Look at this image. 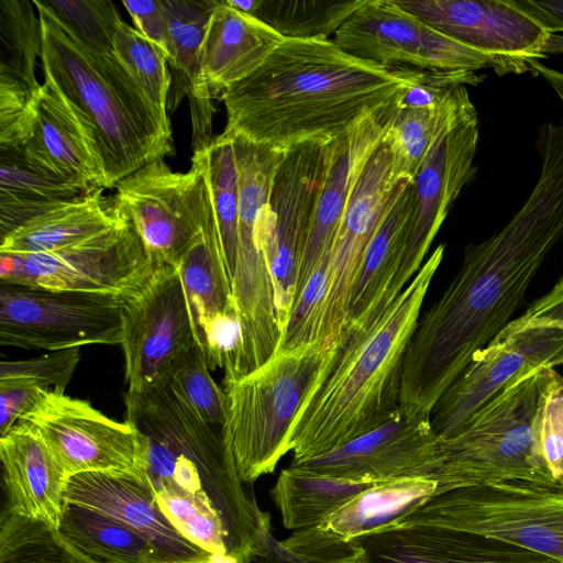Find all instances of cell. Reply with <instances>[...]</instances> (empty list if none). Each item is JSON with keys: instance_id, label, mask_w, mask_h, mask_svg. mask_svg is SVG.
Returning a JSON list of instances; mask_svg holds the SVG:
<instances>
[{"instance_id": "816d5d0a", "label": "cell", "mask_w": 563, "mask_h": 563, "mask_svg": "<svg viewBox=\"0 0 563 563\" xmlns=\"http://www.w3.org/2000/svg\"><path fill=\"white\" fill-rule=\"evenodd\" d=\"M550 34L563 32V0H511Z\"/></svg>"}, {"instance_id": "d6986e66", "label": "cell", "mask_w": 563, "mask_h": 563, "mask_svg": "<svg viewBox=\"0 0 563 563\" xmlns=\"http://www.w3.org/2000/svg\"><path fill=\"white\" fill-rule=\"evenodd\" d=\"M438 437L428 415L400 408L378 428L323 455L290 466L335 478L377 484L419 476L433 457Z\"/></svg>"}, {"instance_id": "4316f807", "label": "cell", "mask_w": 563, "mask_h": 563, "mask_svg": "<svg viewBox=\"0 0 563 563\" xmlns=\"http://www.w3.org/2000/svg\"><path fill=\"white\" fill-rule=\"evenodd\" d=\"M286 38L254 15L220 0L200 48V66L212 98L258 69Z\"/></svg>"}, {"instance_id": "5bb4252c", "label": "cell", "mask_w": 563, "mask_h": 563, "mask_svg": "<svg viewBox=\"0 0 563 563\" xmlns=\"http://www.w3.org/2000/svg\"><path fill=\"white\" fill-rule=\"evenodd\" d=\"M45 442L67 477L86 472L124 473L146 482L135 428L89 401L46 393L21 419Z\"/></svg>"}, {"instance_id": "c3c4849f", "label": "cell", "mask_w": 563, "mask_h": 563, "mask_svg": "<svg viewBox=\"0 0 563 563\" xmlns=\"http://www.w3.org/2000/svg\"><path fill=\"white\" fill-rule=\"evenodd\" d=\"M563 321V276L552 289L534 300L518 318L511 320L486 346H494L512 334L532 327H549Z\"/></svg>"}, {"instance_id": "8992f818", "label": "cell", "mask_w": 563, "mask_h": 563, "mask_svg": "<svg viewBox=\"0 0 563 563\" xmlns=\"http://www.w3.org/2000/svg\"><path fill=\"white\" fill-rule=\"evenodd\" d=\"M555 373L550 366L527 372L453 433L438 438L435 453L419 476L437 484L435 494L506 481L556 485L538 441Z\"/></svg>"}, {"instance_id": "30bf717a", "label": "cell", "mask_w": 563, "mask_h": 563, "mask_svg": "<svg viewBox=\"0 0 563 563\" xmlns=\"http://www.w3.org/2000/svg\"><path fill=\"white\" fill-rule=\"evenodd\" d=\"M332 41L355 57L386 66L473 73L493 68L498 75L529 69L526 60L490 55L446 36L396 0H365Z\"/></svg>"}, {"instance_id": "603a6c76", "label": "cell", "mask_w": 563, "mask_h": 563, "mask_svg": "<svg viewBox=\"0 0 563 563\" xmlns=\"http://www.w3.org/2000/svg\"><path fill=\"white\" fill-rule=\"evenodd\" d=\"M357 563H563L476 532L434 526H388L352 540Z\"/></svg>"}, {"instance_id": "e575fe53", "label": "cell", "mask_w": 563, "mask_h": 563, "mask_svg": "<svg viewBox=\"0 0 563 563\" xmlns=\"http://www.w3.org/2000/svg\"><path fill=\"white\" fill-rule=\"evenodd\" d=\"M373 485L318 475L289 465L280 472L269 495L285 528L299 531L318 526Z\"/></svg>"}, {"instance_id": "2e32d148", "label": "cell", "mask_w": 563, "mask_h": 563, "mask_svg": "<svg viewBox=\"0 0 563 563\" xmlns=\"http://www.w3.org/2000/svg\"><path fill=\"white\" fill-rule=\"evenodd\" d=\"M402 181L394 176V150L387 131L354 185L330 254L320 330V343L325 349L346 322L353 284L363 257Z\"/></svg>"}, {"instance_id": "f546056e", "label": "cell", "mask_w": 563, "mask_h": 563, "mask_svg": "<svg viewBox=\"0 0 563 563\" xmlns=\"http://www.w3.org/2000/svg\"><path fill=\"white\" fill-rule=\"evenodd\" d=\"M93 192V191H92ZM89 194L31 159L21 146L0 147V238L59 205Z\"/></svg>"}, {"instance_id": "681fc988", "label": "cell", "mask_w": 563, "mask_h": 563, "mask_svg": "<svg viewBox=\"0 0 563 563\" xmlns=\"http://www.w3.org/2000/svg\"><path fill=\"white\" fill-rule=\"evenodd\" d=\"M122 4L131 15L136 30L159 47L168 58L170 32L164 0H124Z\"/></svg>"}, {"instance_id": "7a4b0ae2", "label": "cell", "mask_w": 563, "mask_h": 563, "mask_svg": "<svg viewBox=\"0 0 563 563\" xmlns=\"http://www.w3.org/2000/svg\"><path fill=\"white\" fill-rule=\"evenodd\" d=\"M429 70L355 57L332 38H286L221 93L224 132L275 150L333 140L390 104Z\"/></svg>"}, {"instance_id": "8d00e7d4", "label": "cell", "mask_w": 563, "mask_h": 563, "mask_svg": "<svg viewBox=\"0 0 563 563\" xmlns=\"http://www.w3.org/2000/svg\"><path fill=\"white\" fill-rule=\"evenodd\" d=\"M208 186L222 263L232 289L239 246V185L232 140L224 132L192 158Z\"/></svg>"}, {"instance_id": "f35d334b", "label": "cell", "mask_w": 563, "mask_h": 563, "mask_svg": "<svg viewBox=\"0 0 563 563\" xmlns=\"http://www.w3.org/2000/svg\"><path fill=\"white\" fill-rule=\"evenodd\" d=\"M33 1L0 0V86L34 98L41 84L35 78L42 53V27Z\"/></svg>"}, {"instance_id": "f5cc1de1", "label": "cell", "mask_w": 563, "mask_h": 563, "mask_svg": "<svg viewBox=\"0 0 563 563\" xmlns=\"http://www.w3.org/2000/svg\"><path fill=\"white\" fill-rule=\"evenodd\" d=\"M254 563H307L276 541L269 527L265 529L255 553Z\"/></svg>"}, {"instance_id": "7402d4cb", "label": "cell", "mask_w": 563, "mask_h": 563, "mask_svg": "<svg viewBox=\"0 0 563 563\" xmlns=\"http://www.w3.org/2000/svg\"><path fill=\"white\" fill-rule=\"evenodd\" d=\"M400 97L325 142L320 188L295 298L320 263L330 256L349 197L367 159L385 137Z\"/></svg>"}, {"instance_id": "74e56055", "label": "cell", "mask_w": 563, "mask_h": 563, "mask_svg": "<svg viewBox=\"0 0 563 563\" xmlns=\"http://www.w3.org/2000/svg\"><path fill=\"white\" fill-rule=\"evenodd\" d=\"M254 15L285 38H330L365 0H224Z\"/></svg>"}, {"instance_id": "1f68e13d", "label": "cell", "mask_w": 563, "mask_h": 563, "mask_svg": "<svg viewBox=\"0 0 563 563\" xmlns=\"http://www.w3.org/2000/svg\"><path fill=\"white\" fill-rule=\"evenodd\" d=\"M415 211L413 181L405 180L365 252L353 284L346 321L361 316L387 292L401 264Z\"/></svg>"}, {"instance_id": "f6af8a7d", "label": "cell", "mask_w": 563, "mask_h": 563, "mask_svg": "<svg viewBox=\"0 0 563 563\" xmlns=\"http://www.w3.org/2000/svg\"><path fill=\"white\" fill-rule=\"evenodd\" d=\"M79 361V347L51 351L33 358L1 361L0 380H21L47 393L64 394Z\"/></svg>"}, {"instance_id": "4dcf8cb0", "label": "cell", "mask_w": 563, "mask_h": 563, "mask_svg": "<svg viewBox=\"0 0 563 563\" xmlns=\"http://www.w3.org/2000/svg\"><path fill=\"white\" fill-rule=\"evenodd\" d=\"M224 132V131H223ZM239 185V246L235 267L253 271L267 264L263 217L285 152L231 134Z\"/></svg>"}, {"instance_id": "7bdbcfd3", "label": "cell", "mask_w": 563, "mask_h": 563, "mask_svg": "<svg viewBox=\"0 0 563 563\" xmlns=\"http://www.w3.org/2000/svg\"><path fill=\"white\" fill-rule=\"evenodd\" d=\"M58 24L84 48L107 56L114 55V35L120 12L112 1H41Z\"/></svg>"}, {"instance_id": "9c48e42d", "label": "cell", "mask_w": 563, "mask_h": 563, "mask_svg": "<svg viewBox=\"0 0 563 563\" xmlns=\"http://www.w3.org/2000/svg\"><path fill=\"white\" fill-rule=\"evenodd\" d=\"M155 268L129 216L113 229L71 247L35 254L0 253V283L121 299L141 290Z\"/></svg>"}, {"instance_id": "9a60e30c", "label": "cell", "mask_w": 563, "mask_h": 563, "mask_svg": "<svg viewBox=\"0 0 563 563\" xmlns=\"http://www.w3.org/2000/svg\"><path fill=\"white\" fill-rule=\"evenodd\" d=\"M323 142L285 152L264 214V245L275 294L280 338L286 329L324 163Z\"/></svg>"}, {"instance_id": "277c9868", "label": "cell", "mask_w": 563, "mask_h": 563, "mask_svg": "<svg viewBox=\"0 0 563 563\" xmlns=\"http://www.w3.org/2000/svg\"><path fill=\"white\" fill-rule=\"evenodd\" d=\"M124 399L126 421L142 442L146 482L206 496L223 522L230 562H253L269 514L241 479L222 428L201 420L168 382L126 391Z\"/></svg>"}, {"instance_id": "11a10c76", "label": "cell", "mask_w": 563, "mask_h": 563, "mask_svg": "<svg viewBox=\"0 0 563 563\" xmlns=\"http://www.w3.org/2000/svg\"><path fill=\"white\" fill-rule=\"evenodd\" d=\"M549 327L559 328V329L563 330V321L562 322L553 323V324H551ZM559 365H563V355L561 356V358L556 363V366H559Z\"/></svg>"}, {"instance_id": "d4e9b609", "label": "cell", "mask_w": 563, "mask_h": 563, "mask_svg": "<svg viewBox=\"0 0 563 563\" xmlns=\"http://www.w3.org/2000/svg\"><path fill=\"white\" fill-rule=\"evenodd\" d=\"M2 481L9 512L59 528L67 476L42 438L19 421L0 435Z\"/></svg>"}, {"instance_id": "db71d44e", "label": "cell", "mask_w": 563, "mask_h": 563, "mask_svg": "<svg viewBox=\"0 0 563 563\" xmlns=\"http://www.w3.org/2000/svg\"><path fill=\"white\" fill-rule=\"evenodd\" d=\"M528 66L530 69L540 74L551 85L563 102V73L541 64L538 59H529Z\"/></svg>"}, {"instance_id": "52a82bcc", "label": "cell", "mask_w": 563, "mask_h": 563, "mask_svg": "<svg viewBox=\"0 0 563 563\" xmlns=\"http://www.w3.org/2000/svg\"><path fill=\"white\" fill-rule=\"evenodd\" d=\"M327 349L314 343L278 352L264 365L228 385L227 449L241 479L253 484L274 472L288 453L292 424L319 374Z\"/></svg>"}, {"instance_id": "83f0119b", "label": "cell", "mask_w": 563, "mask_h": 563, "mask_svg": "<svg viewBox=\"0 0 563 563\" xmlns=\"http://www.w3.org/2000/svg\"><path fill=\"white\" fill-rule=\"evenodd\" d=\"M102 189L66 201L1 239L0 253L35 254L75 246L120 224L128 213Z\"/></svg>"}, {"instance_id": "b9f144b4", "label": "cell", "mask_w": 563, "mask_h": 563, "mask_svg": "<svg viewBox=\"0 0 563 563\" xmlns=\"http://www.w3.org/2000/svg\"><path fill=\"white\" fill-rule=\"evenodd\" d=\"M114 55L136 81L146 99L167 124L170 75L167 58L159 47L136 29L121 21L114 35Z\"/></svg>"}, {"instance_id": "7dc6e473", "label": "cell", "mask_w": 563, "mask_h": 563, "mask_svg": "<svg viewBox=\"0 0 563 563\" xmlns=\"http://www.w3.org/2000/svg\"><path fill=\"white\" fill-rule=\"evenodd\" d=\"M280 542L307 563H357V550L352 540H338L319 526L294 531Z\"/></svg>"}, {"instance_id": "8fae6325", "label": "cell", "mask_w": 563, "mask_h": 563, "mask_svg": "<svg viewBox=\"0 0 563 563\" xmlns=\"http://www.w3.org/2000/svg\"><path fill=\"white\" fill-rule=\"evenodd\" d=\"M123 299L0 283V344L47 352L120 344Z\"/></svg>"}, {"instance_id": "cb8c5ba5", "label": "cell", "mask_w": 563, "mask_h": 563, "mask_svg": "<svg viewBox=\"0 0 563 563\" xmlns=\"http://www.w3.org/2000/svg\"><path fill=\"white\" fill-rule=\"evenodd\" d=\"M481 80L473 71H428L401 95L388 130L397 180H413L442 129L476 110L465 85Z\"/></svg>"}, {"instance_id": "ab89813d", "label": "cell", "mask_w": 563, "mask_h": 563, "mask_svg": "<svg viewBox=\"0 0 563 563\" xmlns=\"http://www.w3.org/2000/svg\"><path fill=\"white\" fill-rule=\"evenodd\" d=\"M0 563H100L70 543L58 529L3 509Z\"/></svg>"}, {"instance_id": "f1b7e54d", "label": "cell", "mask_w": 563, "mask_h": 563, "mask_svg": "<svg viewBox=\"0 0 563 563\" xmlns=\"http://www.w3.org/2000/svg\"><path fill=\"white\" fill-rule=\"evenodd\" d=\"M170 44L167 62L183 82L188 97L194 152L206 148L212 139L214 107L200 66V48L209 19L219 0H164Z\"/></svg>"}, {"instance_id": "3957f363", "label": "cell", "mask_w": 563, "mask_h": 563, "mask_svg": "<svg viewBox=\"0 0 563 563\" xmlns=\"http://www.w3.org/2000/svg\"><path fill=\"white\" fill-rule=\"evenodd\" d=\"M444 250L438 245L395 299L382 295L345 322L290 430L292 462L329 453L378 428L400 408L404 357Z\"/></svg>"}, {"instance_id": "ffe728a7", "label": "cell", "mask_w": 563, "mask_h": 563, "mask_svg": "<svg viewBox=\"0 0 563 563\" xmlns=\"http://www.w3.org/2000/svg\"><path fill=\"white\" fill-rule=\"evenodd\" d=\"M423 22L481 52L528 62L544 56L552 34L511 0H396Z\"/></svg>"}, {"instance_id": "f907efd6", "label": "cell", "mask_w": 563, "mask_h": 563, "mask_svg": "<svg viewBox=\"0 0 563 563\" xmlns=\"http://www.w3.org/2000/svg\"><path fill=\"white\" fill-rule=\"evenodd\" d=\"M21 380H0V435L12 429L46 394Z\"/></svg>"}, {"instance_id": "484cf974", "label": "cell", "mask_w": 563, "mask_h": 563, "mask_svg": "<svg viewBox=\"0 0 563 563\" xmlns=\"http://www.w3.org/2000/svg\"><path fill=\"white\" fill-rule=\"evenodd\" d=\"M30 139L21 146L34 162L92 192L107 189L101 157L67 103L46 82L32 101Z\"/></svg>"}, {"instance_id": "60d3db41", "label": "cell", "mask_w": 563, "mask_h": 563, "mask_svg": "<svg viewBox=\"0 0 563 563\" xmlns=\"http://www.w3.org/2000/svg\"><path fill=\"white\" fill-rule=\"evenodd\" d=\"M152 488L163 512L188 540L212 554L218 563H231L223 522L206 496L168 483L153 484Z\"/></svg>"}, {"instance_id": "4fadbf2b", "label": "cell", "mask_w": 563, "mask_h": 563, "mask_svg": "<svg viewBox=\"0 0 563 563\" xmlns=\"http://www.w3.org/2000/svg\"><path fill=\"white\" fill-rule=\"evenodd\" d=\"M121 320L128 391L166 383L175 364L198 344L180 276L173 266L156 267L141 290L123 299Z\"/></svg>"}, {"instance_id": "44dd1931", "label": "cell", "mask_w": 563, "mask_h": 563, "mask_svg": "<svg viewBox=\"0 0 563 563\" xmlns=\"http://www.w3.org/2000/svg\"><path fill=\"white\" fill-rule=\"evenodd\" d=\"M64 500L123 525L146 539L167 563H218L170 522L152 486L137 476L110 472L75 474L66 481Z\"/></svg>"}, {"instance_id": "836d02e7", "label": "cell", "mask_w": 563, "mask_h": 563, "mask_svg": "<svg viewBox=\"0 0 563 563\" xmlns=\"http://www.w3.org/2000/svg\"><path fill=\"white\" fill-rule=\"evenodd\" d=\"M201 346L207 328L217 318L236 312L221 258L212 206L205 227L176 267ZM202 349V347H201Z\"/></svg>"}, {"instance_id": "e0dca14e", "label": "cell", "mask_w": 563, "mask_h": 563, "mask_svg": "<svg viewBox=\"0 0 563 563\" xmlns=\"http://www.w3.org/2000/svg\"><path fill=\"white\" fill-rule=\"evenodd\" d=\"M476 110L445 125L430 146L413 178L416 211L398 268L385 296L396 298L422 266L429 247L462 189L476 173Z\"/></svg>"}, {"instance_id": "ba28073f", "label": "cell", "mask_w": 563, "mask_h": 563, "mask_svg": "<svg viewBox=\"0 0 563 563\" xmlns=\"http://www.w3.org/2000/svg\"><path fill=\"white\" fill-rule=\"evenodd\" d=\"M434 525L503 540L563 562V487L506 481L434 494L390 526Z\"/></svg>"}, {"instance_id": "7c38bea8", "label": "cell", "mask_w": 563, "mask_h": 563, "mask_svg": "<svg viewBox=\"0 0 563 563\" xmlns=\"http://www.w3.org/2000/svg\"><path fill=\"white\" fill-rule=\"evenodd\" d=\"M115 189L154 265L176 268L211 209L199 163L191 159V168L180 173L156 159L120 180Z\"/></svg>"}, {"instance_id": "ee69618b", "label": "cell", "mask_w": 563, "mask_h": 563, "mask_svg": "<svg viewBox=\"0 0 563 563\" xmlns=\"http://www.w3.org/2000/svg\"><path fill=\"white\" fill-rule=\"evenodd\" d=\"M168 384L205 422L222 428L228 417V396L212 378L206 353L191 347L173 367Z\"/></svg>"}, {"instance_id": "6da1fadb", "label": "cell", "mask_w": 563, "mask_h": 563, "mask_svg": "<svg viewBox=\"0 0 563 563\" xmlns=\"http://www.w3.org/2000/svg\"><path fill=\"white\" fill-rule=\"evenodd\" d=\"M537 145L541 172L526 202L501 230L465 247L460 272L418 320L401 369L406 410L431 417L473 355L511 321L563 236V126H542Z\"/></svg>"}, {"instance_id": "ac0fdd59", "label": "cell", "mask_w": 563, "mask_h": 563, "mask_svg": "<svg viewBox=\"0 0 563 563\" xmlns=\"http://www.w3.org/2000/svg\"><path fill=\"white\" fill-rule=\"evenodd\" d=\"M562 355L563 330L553 327L528 328L485 346L434 405V433L450 435L520 376L541 366L554 368Z\"/></svg>"}, {"instance_id": "bcb514c9", "label": "cell", "mask_w": 563, "mask_h": 563, "mask_svg": "<svg viewBox=\"0 0 563 563\" xmlns=\"http://www.w3.org/2000/svg\"><path fill=\"white\" fill-rule=\"evenodd\" d=\"M538 441L552 479L563 487V377L558 372L541 411Z\"/></svg>"}, {"instance_id": "d590c367", "label": "cell", "mask_w": 563, "mask_h": 563, "mask_svg": "<svg viewBox=\"0 0 563 563\" xmlns=\"http://www.w3.org/2000/svg\"><path fill=\"white\" fill-rule=\"evenodd\" d=\"M58 531L100 563H167L144 538L118 521L65 503Z\"/></svg>"}, {"instance_id": "d6a6232c", "label": "cell", "mask_w": 563, "mask_h": 563, "mask_svg": "<svg viewBox=\"0 0 563 563\" xmlns=\"http://www.w3.org/2000/svg\"><path fill=\"white\" fill-rule=\"evenodd\" d=\"M437 492V484L420 476H406L368 487L318 526L338 540L351 541L388 527L422 506Z\"/></svg>"}, {"instance_id": "5b68a950", "label": "cell", "mask_w": 563, "mask_h": 563, "mask_svg": "<svg viewBox=\"0 0 563 563\" xmlns=\"http://www.w3.org/2000/svg\"><path fill=\"white\" fill-rule=\"evenodd\" d=\"M42 27L45 81L67 103L96 146L108 187L174 153L172 129L115 56L84 48L41 0L33 1Z\"/></svg>"}]
</instances>
